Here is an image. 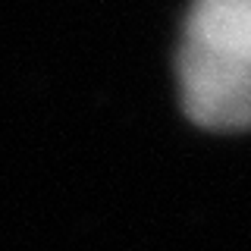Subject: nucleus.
<instances>
[{
	"label": "nucleus",
	"mask_w": 251,
	"mask_h": 251,
	"mask_svg": "<svg viewBox=\"0 0 251 251\" xmlns=\"http://www.w3.org/2000/svg\"><path fill=\"white\" fill-rule=\"evenodd\" d=\"M185 113L204 129L251 126V0H195L179 44Z\"/></svg>",
	"instance_id": "1"
}]
</instances>
